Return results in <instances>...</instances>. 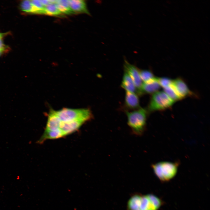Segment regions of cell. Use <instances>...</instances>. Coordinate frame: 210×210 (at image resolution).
<instances>
[{
  "instance_id": "cell-23",
  "label": "cell",
  "mask_w": 210,
  "mask_h": 210,
  "mask_svg": "<svg viewBox=\"0 0 210 210\" xmlns=\"http://www.w3.org/2000/svg\"><path fill=\"white\" fill-rule=\"evenodd\" d=\"M7 33H0V38H1L3 37L5 35H6Z\"/></svg>"
},
{
  "instance_id": "cell-7",
  "label": "cell",
  "mask_w": 210,
  "mask_h": 210,
  "mask_svg": "<svg viewBox=\"0 0 210 210\" xmlns=\"http://www.w3.org/2000/svg\"><path fill=\"white\" fill-rule=\"evenodd\" d=\"M172 85L181 99L188 97L196 96L190 90L184 81L180 78L172 80Z\"/></svg>"
},
{
  "instance_id": "cell-4",
  "label": "cell",
  "mask_w": 210,
  "mask_h": 210,
  "mask_svg": "<svg viewBox=\"0 0 210 210\" xmlns=\"http://www.w3.org/2000/svg\"><path fill=\"white\" fill-rule=\"evenodd\" d=\"M56 113L60 121L66 122L75 120H82L85 122L93 118L91 111L88 108L72 109L64 108Z\"/></svg>"
},
{
  "instance_id": "cell-22",
  "label": "cell",
  "mask_w": 210,
  "mask_h": 210,
  "mask_svg": "<svg viewBox=\"0 0 210 210\" xmlns=\"http://www.w3.org/2000/svg\"><path fill=\"white\" fill-rule=\"evenodd\" d=\"M6 48L7 47L4 44L2 39L0 38V50L6 51Z\"/></svg>"
},
{
  "instance_id": "cell-8",
  "label": "cell",
  "mask_w": 210,
  "mask_h": 210,
  "mask_svg": "<svg viewBox=\"0 0 210 210\" xmlns=\"http://www.w3.org/2000/svg\"><path fill=\"white\" fill-rule=\"evenodd\" d=\"M85 122L82 120H75L66 122L61 121L60 130L65 136L77 131Z\"/></svg>"
},
{
  "instance_id": "cell-12",
  "label": "cell",
  "mask_w": 210,
  "mask_h": 210,
  "mask_svg": "<svg viewBox=\"0 0 210 210\" xmlns=\"http://www.w3.org/2000/svg\"><path fill=\"white\" fill-rule=\"evenodd\" d=\"M70 7L74 13H85L89 15L86 2L83 0H69Z\"/></svg>"
},
{
  "instance_id": "cell-1",
  "label": "cell",
  "mask_w": 210,
  "mask_h": 210,
  "mask_svg": "<svg viewBox=\"0 0 210 210\" xmlns=\"http://www.w3.org/2000/svg\"><path fill=\"white\" fill-rule=\"evenodd\" d=\"M162 204L161 199L154 195L136 194L129 200L127 207L128 210H158Z\"/></svg>"
},
{
  "instance_id": "cell-24",
  "label": "cell",
  "mask_w": 210,
  "mask_h": 210,
  "mask_svg": "<svg viewBox=\"0 0 210 210\" xmlns=\"http://www.w3.org/2000/svg\"><path fill=\"white\" fill-rule=\"evenodd\" d=\"M5 50H0V56L4 53V52L5 51Z\"/></svg>"
},
{
  "instance_id": "cell-9",
  "label": "cell",
  "mask_w": 210,
  "mask_h": 210,
  "mask_svg": "<svg viewBox=\"0 0 210 210\" xmlns=\"http://www.w3.org/2000/svg\"><path fill=\"white\" fill-rule=\"evenodd\" d=\"M161 87L158 80V78L155 77L152 79L143 83L140 90V94H153L159 91Z\"/></svg>"
},
{
  "instance_id": "cell-2",
  "label": "cell",
  "mask_w": 210,
  "mask_h": 210,
  "mask_svg": "<svg viewBox=\"0 0 210 210\" xmlns=\"http://www.w3.org/2000/svg\"><path fill=\"white\" fill-rule=\"evenodd\" d=\"M127 123L132 133L136 135L141 136L146 129V121L148 113L145 108L140 107L134 111H125Z\"/></svg>"
},
{
  "instance_id": "cell-16",
  "label": "cell",
  "mask_w": 210,
  "mask_h": 210,
  "mask_svg": "<svg viewBox=\"0 0 210 210\" xmlns=\"http://www.w3.org/2000/svg\"><path fill=\"white\" fill-rule=\"evenodd\" d=\"M50 15L58 16L62 14L56 4V0H51V3L45 6L44 14Z\"/></svg>"
},
{
  "instance_id": "cell-20",
  "label": "cell",
  "mask_w": 210,
  "mask_h": 210,
  "mask_svg": "<svg viewBox=\"0 0 210 210\" xmlns=\"http://www.w3.org/2000/svg\"><path fill=\"white\" fill-rule=\"evenodd\" d=\"M33 6L36 11V14H44L45 7L40 0H31Z\"/></svg>"
},
{
  "instance_id": "cell-18",
  "label": "cell",
  "mask_w": 210,
  "mask_h": 210,
  "mask_svg": "<svg viewBox=\"0 0 210 210\" xmlns=\"http://www.w3.org/2000/svg\"><path fill=\"white\" fill-rule=\"evenodd\" d=\"M163 91L174 102H175L181 99L172 85L163 88Z\"/></svg>"
},
{
  "instance_id": "cell-19",
  "label": "cell",
  "mask_w": 210,
  "mask_h": 210,
  "mask_svg": "<svg viewBox=\"0 0 210 210\" xmlns=\"http://www.w3.org/2000/svg\"><path fill=\"white\" fill-rule=\"evenodd\" d=\"M141 78L144 83L148 82L155 77L151 71L149 70H139Z\"/></svg>"
},
{
  "instance_id": "cell-5",
  "label": "cell",
  "mask_w": 210,
  "mask_h": 210,
  "mask_svg": "<svg viewBox=\"0 0 210 210\" xmlns=\"http://www.w3.org/2000/svg\"><path fill=\"white\" fill-rule=\"evenodd\" d=\"M164 91H158L152 94L147 111L148 113L165 110L175 103Z\"/></svg>"
},
{
  "instance_id": "cell-15",
  "label": "cell",
  "mask_w": 210,
  "mask_h": 210,
  "mask_svg": "<svg viewBox=\"0 0 210 210\" xmlns=\"http://www.w3.org/2000/svg\"><path fill=\"white\" fill-rule=\"evenodd\" d=\"M56 4L62 14H70L74 13L70 7L69 0H56Z\"/></svg>"
},
{
  "instance_id": "cell-3",
  "label": "cell",
  "mask_w": 210,
  "mask_h": 210,
  "mask_svg": "<svg viewBox=\"0 0 210 210\" xmlns=\"http://www.w3.org/2000/svg\"><path fill=\"white\" fill-rule=\"evenodd\" d=\"M179 164V161H163L152 164L151 167L155 174L160 181L167 182L175 177Z\"/></svg>"
},
{
  "instance_id": "cell-21",
  "label": "cell",
  "mask_w": 210,
  "mask_h": 210,
  "mask_svg": "<svg viewBox=\"0 0 210 210\" xmlns=\"http://www.w3.org/2000/svg\"><path fill=\"white\" fill-rule=\"evenodd\" d=\"M158 83L163 89L169 86L172 84V80L166 77L158 78Z\"/></svg>"
},
{
  "instance_id": "cell-10",
  "label": "cell",
  "mask_w": 210,
  "mask_h": 210,
  "mask_svg": "<svg viewBox=\"0 0 210 210\" xmlns=\"http://www.w3.org/2000/svg\"><path fill=\"white\" fill-rule=\"evenodd\" d=\"M125 105L129 109L136 110L140 106L138 94L126 91L125 98Z\"/></svg>"
},
{
  "instance_id": "cell-6",
  "label": "cell",
  "mask_w": 210,
  "mask_h": 210,
  "mask_svg": "<svg viewBox=\"0 0 210 210\" xmlns=\"http://www.w3.org/2000/svg\"><path fill=\"white\" fill-rule=\"evenodd\" d=\"M124 71L128 74L134 82L137 90L138 95H141L140 90L143 83L140 76L139 70L126 59L124 60Z\"/></svg>"
},
{
  "instance_id": "cell-14",
  "label": "cell",
  "mask_w": 210,
  "mask_h": 210,
  "mask_svg": "<svg viewBox=\"0 0 210 210\" xmlns=\"http://www.w3.org/2000/svg\"><path fill=\"white\" fill-rule=\"evenodd\" d=\"M64 136L59 130L51 131L47 130H45L40 139L37 141L38 143L41 144L47 139H53L62 137Z\"/></svg>"
},
{
  "instance_id": "cell-13",
  "label": "cell",
  "mask_w": 210,
  "mask_h": 210,
  "mask_svg": "<svg viewBox=\"0 0 210 210\" xmlns=\"http://www.w3.org/2000/svg\"><path fill=\"white\" fill-rule=\"evenodd\" d=\"M121 86L127 92L138 95L137 90L134 82L128 74L125 71L123 75Z\"/></svg>"
},
{
  "instance_id": "cell-11",
  "label": "cell",
  "mask_w": 210,
  "mask_h": 210,
  "mask_svg": "<svg viewBox=\"0 0 210 210\" xmlns=\"http://www.w3.org/2000/svg\"><path fill=\"white\" fill-rule=\"evenodd\" d=\"M61 122V121L57 115L55 111L51 109L48 115L45 130L51 131L59 130Z\"/></svg>"
},
{
  "instance_id": "cell-17",
  "label": "cell",
  "mask_w": 210,
  "mask_h": 210,
  "mask_svg": "<svg viewBox=\"0 0 210 210\" xmlns=\"http://www.w3.org/2000/svg\"><path fill=\"white\" fill-rule=\"evenodd\" d=\"M22 11L27 13L36 14V11L30 0H25L21 1L20 5Z\"/></svg>"
}]
</instances>
